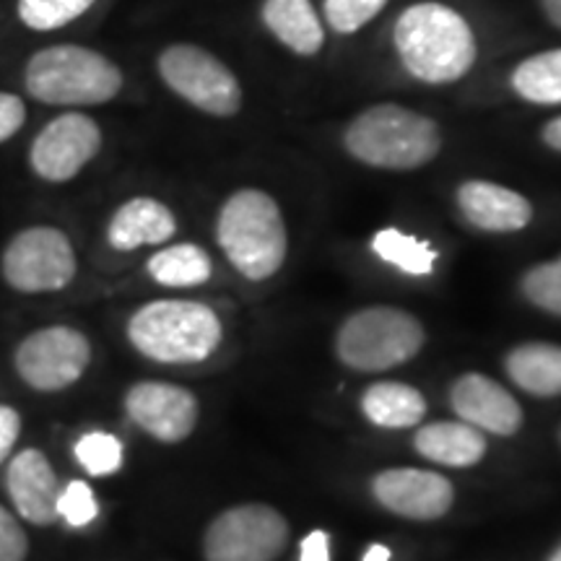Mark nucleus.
<instances>
[{
    "mask_svg": "<svg viewBox=\"0 0 561 561\" xmlns=\"http://www.w3.org/2000/svg\"><path fill=\"white\" fill-rule=\"evenodd\" d=\"M359 409L371 426L398 432L416 430L421 421L426 419L430 403H426L424 392L413 388V385L385 380L369 385L362 392Z\"/></svg>",
    "mask_w": 561,
    "mask_h": 561,
    "instance_id": "19",
    "label": "nucleus"
},
{
    "mask_svg": "<svg viewBox=\"0 0 561 561\" xmlns=\"http://www.w3.org/2000/svg\"><path fill=\"white\" fill-rule=\"evenodd\" d=\"M73 458L91 479H110V476L123 471L125 445L117 434L91 430L76 439Z\"/></svg>",
    "mask_w": 561,
    "mask_h": 561,
    "instance_id": "25",
    "label": "nucleus"
},
{
    "mask_svg": "<svg viewBox=\"0 0 561 561\" xmlns=\"http://www.w3.org/2000/svg\"><path fill=\"white\" fill-rule=\"evenodd\" d=\"M520 291L536 310L561 318V255L557 261L538 263L525 271Z\"/></svg>",
    "mask_w": 561,
    "mask_h": 561,
    "instance_id": "27",
    "label": "nucleus"
},
{
    "mask_svg": "<svg viewBox=\"0 0 561 561\" xmlns=\"http://www.w3.org/2000/svg\"><path fill=\"white\" fill-rule=\"evenodd\" d=\"M94 346L81 328L68 322L34 328L13 346L11 367L21 385L39 396H58L83 380Z\"/></svg>",
    "mask_w": 561,
    "mask_h": 561,
    "instance_id": "8",
    "label": "nucleus"
},
{
    "mask_svg": "<svg viewBox=\"0 0 561 561\" xmlns=\"http://www.w3.org/2000/svg\"><path fill=\"white\" fill-rule=\"evenodd\" d=\"M426 331L409 310L371 305L351 312L335 331V359L351 371L380 375L409 364L424 348Z\"/></svg>",
    "mask_w": 561,
    "mask_h": 561,
    "instance_id": "6",
    "label": "nucleus"
},
{
    "mask_svg": "<svg viewBox=\"0 0 561 561\" xmlns=\"http://www.w3.org/2000/svg\"><path fill=\"white\" fill-rule=\"evenodd\" d=\"M343 149L371 170L413 172L439 157L442 133L432 117L403 104H375L343 130Z\"/></svg>",
    "mask_w": 561,
    "mask_h": 561,
    "instance_id": "4",
    "label": "nucleus"
},
{
    "mask_svg": "<svg viewBox=\"0 0 561 561\" xmlns=\"http://www.w3.org/2000/svg\"><path fill=\"white\" fill-rule=\"evenodd\" d=\"M58 515L68 528H89L100 517V500H96L94 486L83 479H70L68 483H62Z\"/></svg>",
    "mask_w": 561,
    "mask_h": 561,
    "instance_id": "28",
    "label": "nucleus"
},
{
    "mask_svg": "<svg viewBox=\"0 0 561 561\" xmlns=\"http://www.w3.org/2000/svg\"><path fill=\"white\" fill-rule=\"evenodd\" d=\"M541 9L546 13V19H549L557 30H561V0H541Z\"/></svg>",
    "mask_w": 561,
    "mask_h": 561,
    "instance_id": "35",
    "label": "nucleus"
},
{
    "mask_svg": "<svg viewBox=\"0 0 561 561\" xmlns=\"http://www.w3.org/2000/svg\"><path fill=\"white\" fill-rule=\"evenodd\" d=\"M362 561H390V549L385 543H371L367 551H364Z\"/></svg>",
    "mask_w": 561,
    "mask_h": 561,
    "instance_id": "36",
    "label": "nucleus"
},
{
    "mask_svg": "<svg viewBox=\"0 0 561 561\" xmlns=\"http://www.w3.org/2000/svg\"><path fill=\"white\" fill-rule=\"evenodd\" d=\"M159 79L191 107L210 117H234L242 110L240 79L214 53L178 42L161 50Z\"/></svg>",
    "mask_w": 561,
    "mask_h": 561,
    "instance_id": "9",
    "label": "nucleus"
},
{
    "mask_svg": "<svg viewBox=\"0 0 561 561\" xmlns=\"http://www.w3.org/2000/svg\"><path fill=\"white\" fill-rule=\"evenodd\" d=\"M455 201H458L462 219L489 234H512V231H523L533 221L530 201L500 182H462Z\"/></svg>",
    "mask_w": 561,
    "mask_h": 561,
    "instance_id": "16",
    "label": "nucleus"
},
{
    "mask_svg": "<svg viewBox=\"0 0 561 561\" xmlns=\"http://www.w3.org/2000/svg\"><path fill=\"white\" fill-rule=\"evenodd\" d=\"M450 409L466 424L494 437H515L523 430V409L515 396L483 371H466L450 385Z\"/></svg>",
    "mask_w": 561,
    "mask_h": 561,
    "instance_id": "15",
    "label": "nucleus"
},
{
    "mask_svg": "<svg viewBox=\"0 0 561 561\" xmlns=\"http://www.w3.org/2000/svg\"><path fill=\"white\" fill-rule=\"evenodd\" d=\"M369 489L382 510L403 520H442L455 504L453 481L426 468H385Z\"/></svg>",
    "mask_w": 561,
    "mask_h": 561,
    "instance_id": "13",
    "label": "nucleus"
},
{
    "mask_svg": "<svg viewBox=\"0 0 561 561\" xmlns=\"http://www.w3.org/2000/svg\"><path fill=\"white\" fill-rule=\"evenodd\" d=\"M104 133L87 112L68 110L37 130L30 144V170L47 185H66L100 157Z\"/></svg>",
    "mask_w": 561,
    "mask_h": 561,
    "instance_id": "11",
    "label": "nucleus"
},
{
    "mask_svg": "<svg viewBox=\"0 0 561 561\" xmlns=\"http://www.w3.org/2000/svg\"><path fill=\"white\" fill-rule=\"evenodd\" d=\"M385 5L388 0H325L322 13L339 34H354L364 30Z\"/></svg>",
    "mask_w": 561,
    "mask_h": 561,
    "instance_id": "29",
    "label": "nucleus"
},
{
    "mask_svg": "<svg viewBox=\"0 0 561 561\" xmlns=\"http://www.w3.org/2000/svg\"><path fill=\"white\" fill-rule=\"evenodd\" d=\"M546 561H561V543L557 546V549H553V551H551V557H549V559H546Z\"/></svg>",
    "mask_w": 561,
    "mask_h": 561,
    "instance_id": "37",
    "label": "nucleus"
},
{
    "mask_svg": "<svg viewBox=\"0 0 561 561\" xmlns=\"http://www.w3.org/2000/svg\"><path fill=\"white\" fill-rule=\"evenodd\" d=\"M504 371L523 392L533 398L561 396V346L543 341H528L510 348L504 356Z\"/></svg>",
    "mask_w": 561,
    "mask_h": 561,
    "instance_id": "21",
    "label": "nucleus"
},
{
    "mask_svg": "<svg viewBox=\"0 0 561 561\" xmlns=\"http://www.w3.org/2000/svg\"><path fill=\"white\" fill-rule=\"evenodd\" d=\"M30 536L16 512L0 504V561H26Z\"/></svg>",
    "mask_w": 561,
    "mask_h": 561,
    "instance_id": "30",
    "label": "nucleus"
},
{
    "mask_svg": "<svg viewBox=\"0 0 561 561\" xmlns=\"http://www.w3.org/2000/svg\"><path fill=\"white\" fill-rule=\"evenodd\" d=\"M413 450L442 468H473L486 458V434L466 421H426L416 426Z\"/></svg>",
    "mask_w": 561,
    "mask_h": 561,
    "instance_id": "18",
    "label": "nucleus"
},
{
    "mask_svg": "<svg viewBox=\"0 0 561 561\" xmlns=\"http://www.w3.org/2000/svg\"><path fill=\"white\" fill-rule=\"evenodd\" d=\"M227 263L248 280H268L289 257V229L273 195L240 187L221 203L214 224Z\"/></svg>",
    "mask_w": 561,
    "mask_h": 561,
    "instance_id": "3",
    "label": "nucleus"
},
{
    "mask_svg": "<svg viewBox=\"0 0 561 561\" xmlns=\"http://www.w3.org/2000/svg\"><path fill=\"white\" fill-rule=\"evenodd\" d=\"M26 102L21 100L19 94H11V91H0V144L19 136L21 128L26 125Z\"/></svg>",
    "mask_w": 561,
    "mask_h": 561,
    "instance_id": "32",
    "label": "nucleus"
},
{
    "mask_svg": "<svg viewBox=\"0 0 561 561\" xmlns=\"http://www.w3.org/2000/svg\"><path fill=\"white\" fill-rule=\"evenodd\" d=\"M3 468L5 496L21 520L37 528H53L55 523H60L58 500L62 483L50 455L39 447H21Z\"/></svg>",
    "mask_w": 561,
    "mask_h": 561,
    "instance_id": "14",
    "label": "nucleus"
},
{
    "mask_svg": "<svg viewBox=\"0 0 561 561\" xmlns=\"http://www.w3.org/2000/svg\"><path fill=\"white\" fill-rule=\"evenodd\" d=\"M299 561H331V536L325 530H310L301 538Z\"/></svg>",
    "mask_w": 561,
    "mask_h": 561,
    "instance_id": "33",
    "label": "nucleus"
},
{
    "mask_svg": "<svg viewBox=\"0 0 561 561\" xmlns=\"http://www.w3.org/2000/svg\"><path fill=\"white\" fill-rule=\"evenodd\" d=\"M79 276V252L66 229L32 224L13 231L0 250V280L24 297L66 291Z\"/></svg>",
    "mask_w": 561,
    "mask_h": 561,
    "instance_id": "7",
    "label": "nucleus"
},
{
    "mask_svg": "<svg viewBox=\"0 0 561 561\" xmlns=\"http://www.w3.org/2000/svg\"><path fill=\"white\" fill-rule=\"evenodd\" d=\"M96 0H16V16L32 32H58L91 11Z\"/></svg>",
    "mask_w": 561,
    "mask_h": 561,
    "instance_id": "26",
    "label": "nucleus"
},
{
    "mask_svg": "<svg viewBox=\"0 0 561 561\" xmlns=\"http://www.w3.org/2000/svg\"><path fill=\"white\" fill-rule=\"evenodd\" d=\"M125 339L138 356L164 367L208 362L224 343V320L198 299H151L125 320Z\"/></svg>",
    "mask_w": 561,
    "mask_h": 561,
    "instance_id": "2",
    "label": "nucleus"
},
{
    "mask_svg": "<svg viewBox=\"0 0 561 561\" xmlns=\"http://www.w3.org/2000/svg\"><path fill=\"white\" fill-rule=\"evenodd\" d=\"M392 45L413 79L447 87L466 79L479 58V42L466 19L437 0L409 5L396 21Z\"/></svg>",
    "mask_w": 561,
    "mask_h": 561,
    "instance_id": "1",
    "label": "nucleus"
},
{
    "mask_svg": "<svg viewBox=\"0 0 561 561\" xmlns=\"http://www.w3.org/2000/svg\"><path fill=\"white\" fill-rule=\"evenodd\" d=\"M261 16L265 30L301 58H312L325 45V30L312 0H263Z\"/></svg>",
    "mask_w": 561,
    "mask_h": 561,
    "instance_id": "20",
    "label": "nucleus"
},
{
    "mask_svg": "<svg viewBox=\"0 0 561 561\" xmlns=\"http://www.w3.org/2000/svg\"><path fill=\"white\" fill-rule=\"evenodd\" d=\"M371 252L382 263L409 273V276H430L437 265V252L426 240L401 229H380L371 237Z\"/></svg>",
    "mask_w": 561,
    "mask_h": 561,
    "instance_id": "24",
    "label": "nucleus"
},
{
    "mask_svg": "<svg viewBox=\"0 0 561 561\" xmlns=\"http://www.w3.org/2000/svg\"><path fill=\"white\" fill-rule=\"evenodd\" d=\"M144 271L161 289H198L214 276V257L203 244L167 242L146 257Z\"/></svg>",
    "mask_w": 561,
    "mask_h": 561,
    "instance_id": "22",
    "label": "nucleus"
},
{
    "mask_svg": "<svg viewBox=\"0 0 561 561\" xmlns=\"http://www.w3.org/2000/svg\"><path fill=\"white\" fill-rule=\"evenodd\" d=\"M289 520L265 502L227 507L203 533L206 561H276L289 546Z\"/></svg>",
    "mask_w": 561,
    "mask_h": 561,
    "instance_id": "10",
    "label": "nucleus"
},
{
    "mask_svg": "<svg viewBox=\"0 0 561 561\" xmlns=\"http://www.w3.org/2000/svg\"><path fill=\"white\" fill-rule=\"evenodd\" d=\"M541 138H543V144L549 146L551 151H559L561 153V115L553 117V121H549V123L543 125Z\"/></svg>",
    "mask_w": 561,
    "mask_h": 561,
    "instance_id": "34",
    "label": "nucleus"
},
{
    "mask_svg": "<svg viewBox=\"0 0 561 561\" xmlns=\"http://www.w3.org/2000/svg\"><path fill=\"white\" fill-rule=\"evenodd\" d=\"M174 210L151 195H136L112 210L104 240L115 252H136L140 248H161L178 234Z\"/></svg>",
    "mask_w": 561,
    "mask_h": 561,
    "instance_id": "17",
    "label": "nucleus"
},
{
    "mask_svg": "<svg viewBox=\"0 0 561 561\" xmlns=\"http://www.w3.org/2000/svg\"><path fill=\"white\" fill-rule=\"evenodd\" d=\"M512 91L517 96L538 107L561 104V47L530 55L510 76Z\"/></svg>",
    "mask_w": 561,
    "mask_h": 561,
    "instance_id": "23",
    "label": "nucleus"
},
{
    "mask_svg": "<svg viewBox=\"0 0 561 561\" xmlns=\"http://www.w3.org/2000/svg\"><path fill=\"white\" fill-rule=\"evenodd\" d=\"M123 411L130 424L159 445H180L201 421V401L193 390L174 382L140 380L123 396Z\"/></svg>",
    "mask_w": 561,
    "mask_h": 561,
    "instance_id": "12",
    "label": "nucleus"
},
{
    "mask_svg": "<svg viewBox=\"0 0 561 561\" xmlns=\"http://www.w3.org/2000/svg\"><path fill=\"white\" fill-rule=\"evenodd\" d=\"M123 70L107 55L83 45L42 47L26 60L24 89L47 107H100L121 94Z\"/></svg>",
    "mask_w": 561,
    "mask_h": 561,
    "instance_id": "5",
    "label": "nucleus"
},
{
    "mask_svg": "<svg viewBox=\"0 0 561 561\" xmlns=\"http://www.w3.org/2000/svg\"><path fill=\"white\" fill-rule=\"evenodd\" d=\"M21 434H24V413L16 405L0 403V468L16 453Z\"/></svg>",
    "mask_w": 561,
    "mask_h": 561,
    "instance_id": "31",
    "label": "nucleus"
}]
</instances>
